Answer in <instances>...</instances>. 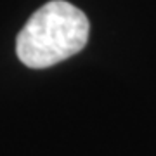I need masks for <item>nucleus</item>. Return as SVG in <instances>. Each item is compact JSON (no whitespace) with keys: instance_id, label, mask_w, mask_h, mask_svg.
I'll return each instance as SVG.
<instances>
[{"instance_id":"f257e3e1","label":"nucleus","mask_w":156,"mask_h":156,"mask_svg":"<svg viewBox=\"0 0 156 156\" xmlns=\"http://www.w3.org/2000/svg\"><path fill=\"white\" fill-rule=\"evenodd\" d=\"M90 24L83 11L66 0H50L31 14L16 38L19 61L33 69L54 66L83 49Z\"/></svg>"}]
</instances>
